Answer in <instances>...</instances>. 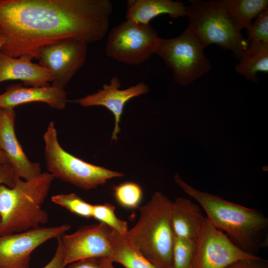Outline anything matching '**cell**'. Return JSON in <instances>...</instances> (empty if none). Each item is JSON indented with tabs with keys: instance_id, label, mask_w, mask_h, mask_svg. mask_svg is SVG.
Listing matches in <instances>:
<instances>
[{
	"instance_id": "6da1fadb",
	"label": "cell",
	"mask_w": 268,
	"mask_h": 268,
	"mask_svg": "<svg viewBox=\"0 0 268 268\" xmlns=\"http://www.w3.org/2000/svg\"><path fill=\"white\" fill-rule=\"evenodd\" d=\"M109 0H0V28L7 38L0 51L11 57L68 40L86 44L107 35Z\"/></svg>"
},
{
	"instance_id": "7a4b0ae2",
	"label": "cell",
	"mask_w": 268,
	"mask_h": 268,
	"mask_svg": "<svg viewBox=\"0 0 268 268\" xmlns=\"http://www.w3.org/2000/svg\"><path fill=\"white\" fill-rule=\"evenodd\" d=\"M174 180L185 193L199 202L214 226L242 251L257 255L260 249L268 246V218L261 211L197 190L177 174Z\"/></svg>"
},
{
	"instance_id": "3957f363",
	"label": "cell",
	"mask_w": 268,
	"mask_h": 268,
	"mask_svg": "<svg viewBox=\"0 0 268 268\" xmlns=\"http://www.w3.org/2000/svg\"><path fill=\"white\" fill-rule=\"evenodd\" d=\"M54 176L43 172L28 180L19 178L14 186H0V235L40 227L48 219L42 208Z\"/></svg>"
},
{
	"instance_id": "277c9868",
	"label": "cell",
	"mask_w": 268,
	"mask_h": 268,
	"mask_svg": "<svg viewBox=\"0 0 268 268\" xmlns=\"http://www.w3.org/2000/svg\"><path fill=\"white\" fill-rule=\"evenodd\" d=\"M172 201L160 192L139 207V218L126 233L140 252L156 268H173L174 235L171 223Z\"/></svg>"
},
{
	"instance_id": "5b68a950",
	"label": "cell",
	"mask_w": 268,
	"mask_h": 268,
	"mask_svg": "<svg viewBox=\"0 0 268 268\" xmlns=\"http://www.w3.org/2000/svg\"><path fill=\"white\" fill-rule=\"evenodd\" d=\"M187 6L189 25L195 32L203 48L216 44L223 50L231 51L240 60L248 49L250 41L226 11L211 0H190Z\"/></svg>"
},
{
	"instance_id": "8992f818",
	"label": "cell",
	"mask_w": 268,
	"mask_h": 268,
	"mask_svg": "<svg viewBox=\"0 0 268 268\" xmlns=\"http://www.w3.org/2000/svg\"><path fill=\"white\" fill-rule=\"evenodd\" d=\"M43 138L47 167L55 178L88 190L124 175L123 173L87 163L66 151L59 143L54 122H50Z\"/></svg>"
},
{
	"instance_id": "52a82bcc",
	"label": "cell",
	"mask_w": 268,
	"mask_h": 268,
	"mask_svg": "<svg viewBox=\"0 0 268 268\" xmlns=\"http://www.w3.org/2000/svg\"><path fill=\"white\" fill-rule=\"evenodd\" d=\"M195 32L188 25L178 37L158 40L155 54L173 72L174 82L187 86L207 73L211 64Z\"/></svg>"
},
{
	"instance_id": "ba28073f",
	"label": "cell",
	"mask_w": 268,
	"mask_h": 268,
	"mask_svg": "<svg viewBox=\"0 0 268 268\" xmlns=\"http://www.w3.org/2000/svg\"><path fill=\"white\" fill-rule=\"evenodd\" d=\"M158 33L150 24L126 19L113 27L107 35L105 54L129 65H139L155 54Z\"/></svg>"
},
{
	"instance_id": "9c48e42d",
	"label": "cell",
	"mask_w": 268,
	"mask_h": 268,
	"mask_svg": "<svg viewBox=\"0 0 268 268\" xmlns=\"http://www.w3.org/2000/svg\"><path fill=\"white\" fill-rule=\"evenodd\" d=\"M259 258L238 248L206 217L196 240L192 268H224L238 260Z\"/></svg>"
},
{
	"instance_id": "30bf717a",
	"label": "cell",
	"mask_w": 268,
	"mask_h": 268,
	"mask_svg": "<svg viewBox=\"0 0 268 268\" xmlns=\"http://www.w3.org/2000/svg\"><path fill=\"white\" fill-rule=\"evenodd\" d=\"M70 227L69 224L40 226L0 235V268H29L33 251L48 240L62 237Z\"/></svg>"
},
{
	"instance_id": "8fae6325",
	"label": "cell",
	"mask_w": 268,
	"mask_h": 268,
	"mask_svg": "<svg viewBox=\"0 0 268 268\" xmlns=\"http://www.w3.org/2000/svg\"><path fill=\"white\" fill-rule=\"evenodd\" d=\"M87 45L68 40L46 46L38 52V65L52 76L51 86L64 89L85 62Z\"/></svg>"
},
{
	"instance_id": "7c38bea8",
	"label": "cell",
	"mask_w": 268,
	"mask_h": 268,
	"mask_svg": "<svg viewBox=\"0 0 268 268\" xmlns=\"http://www.w3.org/2000/svg\"><path fill=\"white\" fill-rule=\"evenodd\" d=\"M111 230L100 222L82 226L70 234H64L61 239L65 266L86 258H109L112 254L110 240Z\"/></svg>"
},
{
	"instance_id": "4fadbf2b",
	"label": "cell",
	"mask_w": 268,
	"mask_h": 268,
	"mask_svg": "<svg viewBox=\"0 0 268 268\" xmlns=\"http://www.w3.org/2000/svg\"><path fill=\"white\" fill-rule=\"evenodd\" d=\"M121 82L117 76L113 77L109 84H105L97 92L73 101L83 107L101 106L108 109L115 118V127L111 140L116 141L120 132L119 123L125 104L130 99L147 93L149 89L144 82L125 89H120Z\"/></svg>"
},
{
	"instance_id": "5bb4252c",
	"label": "cell",
	"mask_w": 268,
	"mask_h": 268,
	"mask_svg": "<svg viewBox=\"0 0 268 268\" xmlns=\"http://www.w3.org/2000/svg\"><path fill=\"white\" fill-rule=\"evenodd\" d=\"M15 112L14 109H1L0 112V149L8 163L20 178L30 180L41 172L39 163L30 161L25 154L15 132Z\"/></svg>"
},
{
	"instance_id": "9a60e30c",
	"label": "cell",
	"mask_w": 268,
	"mask_h": 268,
	"mask_svg": "<svg viewBox=\"0 0 268 268\" xmlns=\"http://www.w3.org/2000/svg\"><path fill=\"white\" fill-rule=\"evenodd\" d=\"M66 92L51 85L41 87H27L22 84L8 85L0 94V109H14L17 106L30 102H40L51 107L63 110L67 103Z\"/></svg>"
},
{
	"instance_id": "2e32d148",
	"label": "cell",
	"mask_w": 268,
	"mask_h": 268,
	"mask_svg": "<svg viewBox=\"0 0 268 268\" xmlns=\"http://www.w3.org/2000/svg\"><path fill=\"white\" fill-rule=\"evenodd\" d=\"M27 54L14 58L0 51V83L8 80H20L27 87L49 85L52 81L51 72L32 62Z\"/></svg>"
},
{
	"instance_id": "e0dca14e",
	"label": "cell",
	"mask_w": 268,
	"mask_h": 268,
	"mask_svg": "<svg viewBox=\"0 0 268 268\" xmlns=\"http://www.w3.org/2000/svg\"><path fill=\"white\" fill-rule=\"evenodd\" d=\"M205 218L200 206L188 199L179 197L172 202L171 223L174 236L196 241Z\"/></svg>"
},
{
	"instance_id": "ac0fdd59",
	"label": "cell",
	"mask_w": 268,
	"mask_h": 268,
	"mask_svg": "<svg viewBox=\"0 0 268 268\" xmlns=\"http://www.w3.org/2000/svg\"><path fill=\"white\" fill-rule=\"evenodd\" d=\"M187 6L183 2L171 0H130L128 1L126 19L144 24L162 14L173 18L187 16Z\"/></svg>"
},
{
	"instance_id": "d6986e66",
	"label": "cell",
	"mask_w": 268,
	"mask_h": 268,
	"mask_svg": "<svg viewBox=\"0 0 268 268\" xmlns=\"http://www.w3.org/2000/svg\"><path fill=\"white\" fill-rule=\"evenodd\" d=\"M110 240L112 254L107 258L125 268H156L138 250L126 235L111 230Z\"/></svg>"
},
{
	"instance_id": "ffe728a7",
	"label": "cell",
	"mask_w": 268,
	"mask_h": 268,
	"mask_svg": "<svg viewBox=\"0 0 268 268\" xmlns=\"http://www.w3.org/2000/svg\"><path fill=\"white\" fill-rule=\"evenodd\" d=\"M217 6L226 11L242 31L247 29L252 20L268 8V0H212Z\"/></svg>"
},
{
	"instance_id": "44dd1931",
	"label": "cell",
	"mask_w": 268,
	"mask_h": 268,
	"mask_svg": "<svg viewBox=\"0 0 268 268\" xmlns=\"http://www.w3.org/2000/svg\"><path fill=\"white\" fill-rule=\"evenodd\" d=\"M235 69L247 80L259 83L257 73L268 72V43L250 41Z\"/></svg>"
},
{
	"instance_id": "7402d4cb",
	"label": "cell",
	"mask_w": 268,
	"mask_h": 268,
	"mask_svg": "<svg viewBox=\"0 0 268 268\" xmlns=\"http://www.w3.org/2000/svg\"><path fill=\"white\" fill-rule=\"evenodd\" d=\"M196 241L174 236L173 248V268H192Z\"/></svg>"
},
{
	"instance_id": "603a6c76",
	"label": "cell",
	"mask_w": 268,
	"mask_h": 268,
	"mask_svg": "<svg viewBox=\"0 0 268 268\" xmlns=\"http://www.w3.org/2000/svg\"><path fill=\"white\" fill-rule=\"evenodd\" d=\"M51 200L74 214L87 218L92 217L93 205L74 193L56 195L52 197Z\"/></svg>"
},
{
	"instance_id": "cb8c5ba5",
	"label": "cell",
	"mask_w": 268,
	"mask_h": 268,
	"mask_svg": "<svg viewBox=\"0 0 268 268\" xmlns=\"http://www.w3.org/2000/svg\"><path fill=\"white\" fill-rule=\"evenodd\" d=\"M115 206L111 203L93 205L92 217L99 220L121 234H126L128 230L126 221L119 218L115 213Z\"/></svg>"
},
{
	"instance_id": "d4e9b609",
	"label": "cell",
	"mask_w": 268,
	"mask_h": 268,
	"mask_svg": "<svg viewBox=\"0 0 268 268\" xmlns=\"http://www.w3.org/2000/svg\"><path fill=\"white\" fill-rule=\"evenodd\" d=\"M114 196L123 206L128 208L138 207L142 197L141 187L134 182H126L113 188Z\"/></svg>"
},
{
	"instance_id": "484cf974",
	"label": "cell",
	"mask_w": 268,
	"mask_h": 268,
	"mask_svg": "<svg viewBox=\"0 0 268 268\" xmlns=\"http://www.w3.org/2000/svg\"><path fill=\"white\" fill-rule=\"evenodd\" d=\"M246 30L250 42L268 43V8L260 13Z\"/></svg>"
},
{
	"instance_id": "4316f807",
	"label": "cell",
	"mask_w": 268,
	"mask_h": 268,
	"mask_svg": "<svg viewBox=\"0 0 268 268\" xmlns=\"http://www.w3.org/2000/svg\"><path fill=\"white\" fill-rule=\"evenodd\" d=\"M19 178H20L9 163H0V186L3 185L12 188Z\"/></svg>"
},
{
	"instance_id": "83f0119b",
	"label": "cell",
	"mask_w": 268,
	"mask_h": 268,
	"mask_svg": "<svg viewBox=\"0 0 268 268\" xmlns=\"http://www.w3.org/2000/svg\"><path fill=\"white\" fill-rule=\"evenodd\" d=\"M224 268H268V261L260 257L236 261Z\"/></svg>"
},
{
	"instance_id": "f1b7e54d",
	"label": "cell",
	"mask_w": 268,
	"mask_h": 268,
	"mask_svg": "<svg viewBox=\"0 0 268 268\" xmlns=\"http://www.w3.org/2000/svg\"><path fill=\"white\" fill-rule=\"evenodd\" d=\"M61 237L57 238L58 244L54 256L43 268H67L64 263V251Z\"/></svg>"
},
{
	"instance_id": "f546056e",
	"label": "cell",
	"mask_w": 268,
	"mask_h": 268,
	"mask_svg": "<svg viewBox=\"0 0 268 268\" xmlns=\"http://www.w3.org/2000/svg\"><path fill=\"white\" fill-rule=\"evenodd\" d=\"M67 268H103L100 264L98 259L89 258L83 259L69 265Z\"/></svg>"
},
{
	"instance_id": "4dcf8cb0",
	"label": "cell",
	"mask_w": 268,
	"mask_h": 268,
	"mask_svg": "<svg viewBox=\"0 0 268 268\" xmlns=\"http://www.w3.org/2000/svg\"><path fill=\"white\" fill-rule=\"evenodd\" d=\"M99 262L103 268H115L112 263L106 258H98Z\"/></svg>"
},
{
	"instance_id": "1f68e13d",
	"label": "cell",
	"mask_w": 268,
	"mask_h": 268,
	"mask_svg": "<svg viewBox=\"0 0 268 268\" xmlns=\"http://www.w3.org/2000/svg\"><path fill=\"white\" fill-rule=\"evenodd\" d=\"M7 38L2 33L0 32V51L3 46L6 43Z\"/></svg>"
},
{
	"instance_id": "d6a6232c",
	"label": "cell",
	"mask_w": 268,
	"mask_h": 268,
	"mask_svg": "<svg viewBox=\"0 0 268 268\" xmlns=\"http://www.w3.org/2000/svg\"><path fill=\"white\" fill-rule=\"evenodd\" d=\"M0 163H8V159L4 152L0 150Z\"/></svg>"
},
{
	"instance_id": "836d02e7",
	"label": "cell",
	"mask_w": 268,
	"mask_h": 268,
	"mask_svg": "<svg viewBox=\"0 0 268 268\" xmlns=\"http://www.w3.org/2000/svg\"><path fill=\"white\" fill-rule=\"evenodd\" d=\"M0 32H2L0 28Z\"/></svg>"
},
{
	"instance_id": "e575fe53",
	"label": "cell",
	"mask_w": 268,
	"mask_h": 268,
	"mask_svg": "<svg viewBox=\"0 0 268 268\" xmlns=\"http://www.w3.org/2000/svg\"><path fill=\"white\" fill-rule=\"evenodd\" d=\"M0 110H1V109H0Z\"/></svg>"
},
{
	"instance_id": "d590c367",
	"label": "cell",
	"mask_w": 268,
	"mask_h": 268,
	"mask_svg": "<svg viewBox=\"0 0 268 268\" xmlns=\"http://www.w3.org/2000/svg\"></svg>"
}]
</instances>
